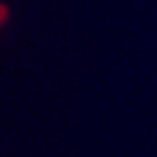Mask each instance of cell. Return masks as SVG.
<instances>
[{"label":"cell","mask_w":157,"mask_h":157,"mask_svg":"<svg viewBox=\"0 0 157 157\" xmlns=\"http://www.w3.org/2000/svg\"><path fill=\"white\" fill-rule=\"evenodd\" d=\"M7 15H9V12H7V7H5V5H2V3H0V25H2L3 22H5Z\"/></svg>","instance_id":"obj_1"}]
</instances>
